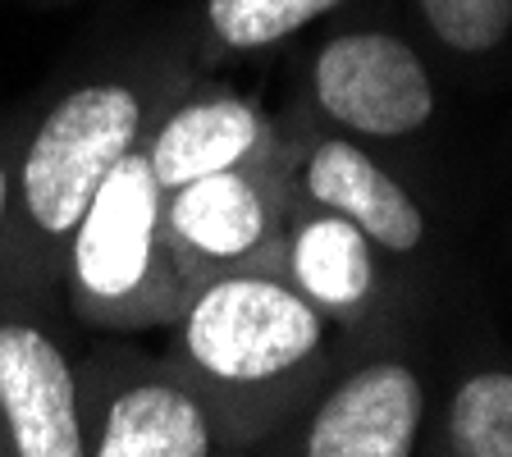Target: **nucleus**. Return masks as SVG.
Here are the masks:
<instances>
[{
  "label": "nucleus",
  "mask_w": 512,
  "mask_h": 457,
  "mask_svg": "<svg viewBox=\"0 0 512 457\" xmlns=\"http://www.w3.org/2000/svg\"><path fill=\"white\" fill-rule=\"evenodd\" d=\"M87 457H256L165 357L96 348L83 357Z\"/></svg>",
  "instance_id": "4"
},
{
  "label": "nucleus",
  "mask_w": 512,
  "mask_h": 457,
  "mask_svg": "<svg viewBox=\"0 0 512 457\" xmlns=\"http://www.w3.org/2000/svg\"><path fill=\"white\" fill-rule=\"evenodd\" d=\"M174 101V78L160 69L83 78L55 101L14 151L10 224L0 247V284L55 293L64 252L101 179L142 147L160 110Z\"/></svg>",
  "instance_id": "2"
},
{
  "label": "nucleus",
  "mask_w": 512,
  "mask_h": 457,
  "mask_svg": "<svg viewBox=\"0 0 512 457\" xmlns=\"http://www.w3.org/2000/svg\"><path fill=\"white\" fill-rule=\"evenodd\" d=\"M0 457H5V444H0Z\"/></svg>",
  "instance_id": "16"
},
{
  "label": "nucleus",
  "mask_w": 512,
  "mask_h": 457,
  "mask_svg": "<svg viewBox=\"0 0 512 457\" xmlns=\"http://www.w3.org/2000/svg\"><path fill=\"white\" fill-rule=\"evenodd\" d=\"M0 444L5 457H87L83 357L51 316V293L0 284Z\"/></svg>",
  "instance_id": "7"
},
{
  "label": "nucleus",
  "mask_w": 512,
  "mask_h": 457,
  "mask_svg": "<svg viewBox=\"0 0 512 457\" xmlns=\"http://www.w3.org/2000/svg\"><path fill=\"white\" fill-rule=\"evenodd\" d=\"M426 426V380L389 348L343 352L325 380L293 407L256 457H416Z\"/></svg>",
  "instance_id": "5"
},
{
  "label": "nucleus",
  "mask_w": 512,
  "mask_h": 457,
  "mask_svg": "<svg viewBox=\"0 0 512 457\" xmlns=\"http://www.w3.org/2000/svg\"><path fill=\"white\" fill-rule=\"evenodd\" d=\"M60 284L69 311L96 330L174 325L188 302L165 234V192L151 179L147 151L133 147L101 179L64 252Z\"/></svg>",
  "instance_id": "3"
},
{
  "label": "nucleus",
  "mask_w": 512,
  "mask_h": 457,
  "mask_svg": "<svg viewBox=\"0 0 512 457\" xmlns=\"http://www.w3.org/2000/svg\"><path fill=\"white\" fill-rule=\"evenodd\" d=\"M293 147L284 138L234 170H215L165 192V234L179 279L188 293L224 270L275 266L293 188H288Z\"/></svg>",
  "instance_id": "6"
},
{
  "label": "nucleus",
  "mask_w": 512,
  "mask_h": 457,
  "mask_svg": "<svg viewBox=\"0 0 512 457\" xmlns=\"http://www.w3.org/2000/svg\"><path fill=\"white\" fill-rule=\"evenodd\" d=\"M348 0H206V42L224 55H252L298 37Z\"/></svg>",
  "instance_id": "13"
},
{
  "label": "nucleus",
  "mask_w": 512,
  "mask_h": 457,
  "mask_svg": "<svg viewBox=\"0 0 512 457\" xmlns=\"http://www.w3.org/2000/svg\"><path fill=\"white\" fill-rule=\"evenodd\" d=\"M380 256V247L343 215L298 202L288 206L284 234H279V275L343 334H357L380 320L389 293Z\"/></svg>",
  "instance_id": "10"
},
{
  "label": "nucleus",
  "mask_w": 512,
  "mask_h": 457,
  "mask_svg": "<svg viewBox=\"0 0 512 457\" xmlns=\"http://www.w3.org/2000/svg\"><path fill=\"white\" fill-rule=\"evenodd\" d=\"M416 10L453 55H490L512 37V0H416Z\"/></svg>",
  "instance_id": "14"
},
{
  "label": "nucleus",
  "mask_w": 512,
  "mask_h": 457,
  "mask_svg": "<svg viewBox=\"0 0 512 457\" xmlns=\"http://www.w3.org/2000/svg\"><path fill=\"white\" fill-rule=\"evenodd\" d=\"M288 188L298 206H316L357 224L384 256H412L426 243L421 202L352 138L320 133L298 147L288 160Z\"/></svg>",
  "instance_id": "9"
},
{
  "label": "nucleus",
  "mask_w": 512,
  "mask_h": 457,
  "mask_svg": "<svg viewBox=\"0 0 512 457\" xmlns=\"http://www.w3.org/2000/svg\"><path fill=\"white\" fill-rule=\"evenodd\" d=\"M444 457H512V371L476 366L444 407Z\"/></svg>",
  "instance_id": "12"
},
{
  "label": "nucleus",
  "mask_w": 512,
  "mask_h": 457,
  "mask_svg": "<svg viewBox=\"0 0 512 457\" xmlns=\"http://www.w3.org/2000/svg\"><path fill=\"white\" fill-rule=\"evenodd\" d=\"M343 352L348 334L275 266H247L192 288L170 325L165 362L197 389L220 426L256 453Z\"/></svg>",
  "instance_id": "1"
},
{
  "label": "nucleus",
  "mask_w": 512,
  "mask_h": 457,
  "mask_svg": "<svg viewBox=\"0 0 512 457\" xmlns=\"http://www.w3.org/2000/svg\"><path fill=\"white\" fill-rule=\"evenodd\" d=\"M311 101L339 133L371 142L412 138L435 119L426 60L384 28H348L320 42L311 60Z\"/></svg>",
  "instance_id": "8"
},
{
  "label": "nucleus",
  "mask_w": 512,
  "mask_h": 457,
  "mask_svg": "<svg viewBox=\"0 0 512 457\" xmlns=\"http://www.w3.org/2000/svg\"><path fill=\"white\" fill-rule=\"evenodd\" d=\"M275 128L261 110L238 92H188L160 110L151 124L147 165L160 192H174L183 183L215 170H234L243 160L275 147Z\"/></svg>",
  "instance_id": "11"
},
{
  "label": "nucleus",
  "mask_w": 512,
  "mask_h": 457,
  "mask_svg": "<svg viewBox=\"0 0 512 457\" xmlns=\"http://www.w3.org/2000/svg\"><path fill=\"white\" fill-rule=\"evenodd\" d=\"M14 151L19 142H0V247H5V224H10V183H14Z\"/></svg>",
  "instance_id": "15"
}]
</instances>
